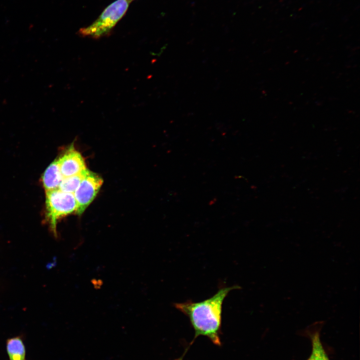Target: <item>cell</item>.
<instances>
[{
    "label": "cell",
    "instance_id": "cell-2",
    "mask_svg": "<svg viewBox=\"0 0 360 360\" xmlns=\"http://www.w3.org/2000/svg\"><path fill=\"white\" fill-rule=\"evenodd\" d=\"M130 1L116 0L108 6L98 18L88 26L80 28V36L98 39L108 36L126 13Z\"/></svg>",
    "mask_w": 360,
    "mask_h": 360
},
{
    "label": "cell",
    "instance_id": "cell-9",
    "mask_svg": "<svg viewBox=\"0 0 360 360\" xmlns=\"http://www.w3.org/2000/svg\"><path fill=\"white\" fill-rule=\"evenodd\" d=\"M88 170L86 169L77 174L64 178L58 188L63 192L74 194Z\"/></svg>",
    "mask_w": 360,
    "mask_h": 360
},
{
    "label": "cell",
    "instance_id": "cell-8",
    "mask_svg": "<svg viewBox=\"0 0 360 360\" xmlns=\"http://www.w3.org/2000/svg\"><path fill=\"white\" fill-rule=\"evenodd\" d=\"M6 348L10 360H24L25 348L20 338L9 339Z\"/></svg>",
    "mask_w": 360,
    "mask_h": 360
},
{
    "label": "cell",
    "instance_id": "cell-6",
    "mask_svg": "<svg viewBox=\"0 0 360 360\" xmlns=\"http://www.w3.org/2000/svg\"><path fill=\"white\" fill-rule=\"evenodd\" d=\"M322 322L312 325L308 330L312 345V352L308 360H330L320 340V330L323 324Z\"/></svg>",
    "mask_w": 360,
    "mask_h": 360
},
{
    "label": "cell",
    "instance_id": "cell-1",
    "mask_svg": "<svg viewBox=\"0 0 360 360\" xmlns=\"http://www.w3.org/2000/svg\"><path fill=\"white\" fill-rule=\"evenodd\" d=\"M240 288L238 286H224L212 296L200 302L188 300L176 302L174 306L186 316L194 330L195 336L208 337L216 344H220L219 338L222 323V304L232 290Z\"/></svg>",
    "mask_w": 360,
    "mask_h": 360
},
{
    "label": "cell",
    "instance_id": "cell-7",
    "mask_svg": "<svg viewBox=\"0 0 360 360\" xmlns=\"http://www.w3.org/2000/svg\"><path fill=\"white\" fill-rule=\"evenodd\" d=\"M62 178L57 159L50 164L42 176V180L46 192L58 188Z\"/></svg>",
    "mask_w": 360,
    "mask_h": 360
},
{
    "label": "cell",
    "instance_id": "cell-10",
    "mask_svg": "<svg viewBox=\"0 0 360 360\" xmlns=\"http://www.w3.org/2000/svg\"><path fill=\"white\" fill-rule=\"evenodd\" d=\"M129 0L130 2V1L132 0Z\"/></svg>",
    "mask_w": 360,
    "mask_h": 360
},
{
    "label": "cell",
    "instance_id": "cell-3",
    "mask_svg": "<svg viewBox=\"0 0 360 360\" xmlns=\"http://www.w3.org/2000/svg\"><path fill=\"white\" fill-rule=\"evenodd\" d=\"M46 192V218L52 232L56 236L58 221L76 212V200L74 194L63 192L59 188Z\"/></svg>",
    "mask_w": 360,
    "mask_h": 360
},
{
    "label": "cell",
    "instance_id": "cell-11",
    "mask_svg": "<svg viewBox=\"0 0 360 360\" xmlns=\"http://www.w3.org/2000/svg\"></svg>",
    "mask_w": 360,
    "mask_h": 360
},
{
    "label": "cell",
    "instance_id": "cell-4",
    "mask_svg": "<svg viewBox=\"0 0 360 360\" xmlns=\"http://www.w3.org/2000/svg\"><path fill=\"white\" fill-rule=\"evenodd\" d=\"M102 183L103 180L100 176L88 170L74 193L78 214H81L94 200Z\"/></svg>",
    "mask_w": 360,
    "mask_h": 360
},
{
    "label": "cell",
    "instance_id": "cell-5",
    "mask_svg": "<svg viewBox=\"0 0 360 360\" xmlns=\"http://www.w3.org/2000/svg\"><path fill=\"white\" fill-rule=\"evenodd\" d=\"M58 160L63 178L77 174L87 169L83 157L73 144Z\"/></svg>",
    "mask_w": 360,
    "mask_h": 360
}]
</instances>
